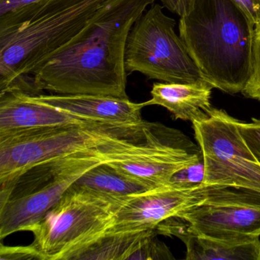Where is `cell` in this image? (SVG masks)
Here are the masks:
<instances>
[{
  "label": "cell",
  "instance_id": "14",
  "mask_svg": "<svg viewBox=\"0 0 260 260\" xmlns=\"http://www.w3.org/2000/svg\"><path fill=\"white\" fill-rule=\"evenodd\" d=\"M156 231L182 240L186 247L185 258L188 260H260L259 237L235 241L203 237L188 231L177 216L161 222Z\"/></svg>",
  "mask_w": 260,
  "mask_h": 260
},
{
  "label": "cell",
  "instance_id": "6",
  "mask_svg": "<svg viewBox=\"0 0 260 260\" xmlns=\"http://www.w3.org/2000/svg\"><path fill=\"white\" fill-rule=\"evenodd\" d=\"M102 156L148 189L167 185L178 170L203 157L200 147L182 132L147 121L111 142Z\"/></svg>",
  "mask_w": 260,
  "mask_h": 260
},
{
  "label": "cell",
  "instance_id": "5",
  "mask_svg": "<svg viewBox=\"0 0 260 260\" xmlns=\"http://www.w3.org/2000/svg\"><path fill=\"white\" fill-rule=\"evenodd\" d=\"M124 199L72 185L31 229V246L42 260H70L110 229Z\"/></svg>",
  "mask_w": 260,
  "mask_h": 260
},
{
  "label": "cell",
  "instance_id": "19",
  "mask_svg": "<svg viewBox=\"0 0 260 260\" xmlns=\"http://www.w3.org/2000/svg\"><path fill=\"white\" fill-rule=\"evenodd\" d=\"M205 170L203 157L178 170L169 181L170 185L179 188H194L205 184Z\"/></svg>",
  "mask_w": 260,
  "mask_h": 260
},
{
  "label": "cell",
  "instance_id": "9",
  "mask_svg": "<svg viewBox=\"0 0 260 260\" xmlns=\"http://www.w3.org/2000/svg\"><path fill=\"white\" fill-rule=\"evenodd\" d=\"M238 120L213 109L192 122L205 164V184L260 194V164L242 138Z\"/></svg>",
  "mask_w": 260,
  "mask_h": 260
},
{
  "label": "cell",
  "instance_id": "20",
  "mask_svg": "<svg viewBox=\"0 0 260 260\" xmlns=\"http://www.w3.org/2000/svg\"><path fill=\"white\" fill-rule=\"evenodd\" d=\"M243 93L249 98L260 101V25L255 27L252 76Z\"/></svg>",
  "mask_w": 260,
  "mask_h": 260
},
{
  "label": "cell",
  "instance_id": "25",
  "mask_svg": "<svg viewBox=\"0 0 260 260\" xmlns=\"http://www.w3.org/2000/svg\"><path fill=\"white\" fill-rule=\"evenodd\" d=\"M164 7L179 16L185 15L189 10L192 0H160Z\"/></svg>",
  "mask_w": 260,
  "mask_h": 260
},
{
  "label": "cell",
  "instance_id": "22",
  "mask_svg": "<svg viewBox=\"0 0 260 260\" xmlns=\"http://www.w3.org/2000/svg\"><path fill=\"white\" fill-rule=\"evenodd\" d=\"M0 249V259H40V255L37 251L28 245L26 246H5L1 245Z\"/></svg>",
  "mask_w": 260,
  "mask_h": 260
},
{
  "label": "cell",
  "instance_id": "12",
  "mask_svg": "<svg viewBox=\"0 0 260 260\" xmlns=\"http://www.w3.org/2000/svg\"><path fill=\"white\" fill-rule=\"evenodd\" d=\"M39 103L52 106L86 121L119 126L138 125L144 122V103L111 95H42L31 96Z\"/></svg>",
  "mask_w": 260,
  "mask_h": 260
},
{
  "label": "cell",
  "instance_id": "21",
  "mask_svg": "<svg viewBox=\"0 0 260 260\" xmlns=\"http://www.w3.org/2000/svg\"><path fill=\"white\" fill-rule=\"evenodd\" d=\"M238 129L246 145L260 164V118H252L249 123L239 121Z\"/></svg>",
  "mask_w": 260,
  "mask_h": 260
},
{
  "label": "cell",
  "instance_id": "1",
  "mask_svg": "<svg viewBox=\"0 0 260 260\" xmlns=\"http://www.w3.org/2000/svg\"><path fill=\"white\" fill-rule=\"evenodd\" d=\"M156 0H111L31 77L39 92L127 99L124 54L135 22Z\"/></svg>",
  "mask_w": 260,
  "mask_h": 260
},
{
  "label": "cell",
  "instance_id": "4",
  "mask_svg": "<svg viewBox=\"0 0 260 260\" xmlns=\"http://www.w3.org/2000/svg\"><path fill=\"white\" fill-rule=\"evenodd\" d=\"M103 162L99 153H76L36 164L0 183V239L31 231L79 178Z\"/></svg>",
  "mask_w": 260,
  "mask_h": 260
},
{
  "label": "cell",
  "instance_id": "15",
  "mask_svg": "<svg viewBox=\"0 0 260 260\" xmlns=\"http://www.w3.org/2000/svg\"><path fill=\"white\" fill-rule=\"evenodd\" d=\"M213 86L206 80L190 83H155L150 95L144 102L145 106L166 108L176 119L193 122L208 116L212 109L211 104Z\"/></svg>",
  "mask_w": 260,
  "mask_h": 260
},
{
  "label": "cell",
  "instance_id": "17",
  "mask_svg": "<svg viewBox=\"0 0 260 260\" xmlns=\"http://www.w3.org/2000/svg\"><path fill=\"white\" fill-rule=\"evenodd\" d=\"M154 231L106 233L74 253L70 260H127L137 244Z\"/></svg>",
  "mask_w": 260,
  "mask_h": 260
},
{
  "label": "cell",
  "instance_id": "23",
  "mask_svg": "<svg viewBox=\"0 0 260 260\" xmlns=\"http://www.w3.org/2000/svg\"><path fill=\"white\" fill-rule=\"evenodd\" d=\"M240 7L255 27L260 25V0H233Z\"/></svg>",
  "mask_w": 260,
  "mask_h": 260
},
{
  "label": "cell",
  "instance_id": "7",
  "mask_svg": "<svg viewBox=\"0 0 260 260\" xmlns=\"http://www.w3.org/2000/svg\"><path fill=\"white\" fill-rule=\"evenodd\" d=\"M136 126L89 122L2 134L0 183L50 159L86 152L100 153L104 146L127 135Z\"/></svg>",
  "mask_w": 260,
  "mask_h": 260
},
{
  "label": "cell",
  "instance_id": "18",
  "mask_svg": "<svg viewBox=\"0 0 260 260\" xmlns=\"http://www.w3.org/2000/svg\"><path fill=\"white\" fill-rule=\"evenodd\" d=\"M156 230L142 239L135 246L127 260L173 259L169 248L156 238Z\"/></svg>",
  "mask_w": 260,
  "mask_h": 260
},
{
  "label": "cell",
  "instance_id": "2",
  "mask_svg": "<svg viewBox=\"0 0 260 260\" xmlns=\"http://www.w3.org/2000/svg\"><path fill=\"white\" fill-rule=\"evenodd\" d=\"M111 0H42L0 16V92L39 94L31 75Z\"/></svg>",
  "mask_w": 260,
  "mask_h": 260
},
{
  "label": "cell",
  "instance_id": "16",
  "mask_svg": "<svg viewBox=\"0 0 260 260\" xmlns=\"http://www.w3.org/2000/svg\"><path fill=\"white\" fill-rule=\"evenodd\" d=\"M73 185L118 199H126L132 194L150 190L106 162L88 170Z\"/></svg>",
  "mask_w": 260,
  "mask_h": 260
},
{
  "label": "cell",
  "instance_id": "11",
  "mask_svg": "<svg viewBox=\"0 0 260 260\" xmlns=\"http://www.w3.org/2000/svg\"><path fill=\"white\" fill-rule=\"evenodd\" d=\"M221 187L203 184L184 188L167 184L132 194L121 202L115 211L112 226L106 233L156 230L161 222L205 202Z\"/></svg>",
  "mask_w": 260,
  "mask_h": 260
},
{
  "label": "cell",
  "instance_id": "8",
  "mask_svg": "<svg viewBox=\"0 0 260 260\" xmlns=\"http://www.w3.org/2000/svg\"><path fill=\"white\" fill-rule=\"evenodd\" d=\"M157 4L135 22L126 43L124 65L127 75L141 73L164 83H190L204 80L180 36L176 22Z\"/></svg>",
  "mask_w": 260,
  "mask_h": 260
},
{
  "label": "cell",
  "instance_id": "24",
  "mask_svg": "<svg viewBox=\"0 0 260 260\" xmlns=\"http://www.w3.org/2000/svg\"><path fill=\"white\" fill-rule=\"evenodd\" d=\"M42 0H0V16Z\"/></svg>",
  "mask_w": 260,
  "mask_h": 260
},
{
  "label": "cell",
  "instance_id": "10",
  "mask_svg": "<svg viewBox=\"0 0 260 260\" xmlns=\"http://www.w3.org/2000/svg\"><path fill=\"white\" fill-rule=\"evenodd\" d=\"M198 235L245 241L260 237V194L223 186L209 199L177 214Z\"/></svg>",
  "mask_w": 260,
  "mask_h": 260
},
{
  "label": "cell",
  "instance_id": "13",
  "mask_svg": "<svg viewBox=\"0 0 260 260\" xmlns=\"http://www.w3.org/2000/svg\"><path fill=\"white\" fill-rule=\"evenodd\" d=\"M89 122L93 121L81 119L52 106L39 103L31 95L22 92H0V135Z\"/></svg>",
  "mask_w": 260,
  "mask_h": 260
},
{
  "label": "cell",
  "instance_id": "3",
  "mask_svg": "<svg viewBox=\"0 0 260 260\" xmlns=\"http://www.w3.org/2000/svg\"><path fill=\"white\" fill-rule=\"evenodd\" d=\"M179 30L204 80L228 93L243 92L252 74L255 25L239 6L192 0Z\"/></svg>",
  "mask_w": 260,
  "mask_h": 260
}]
</instances>
